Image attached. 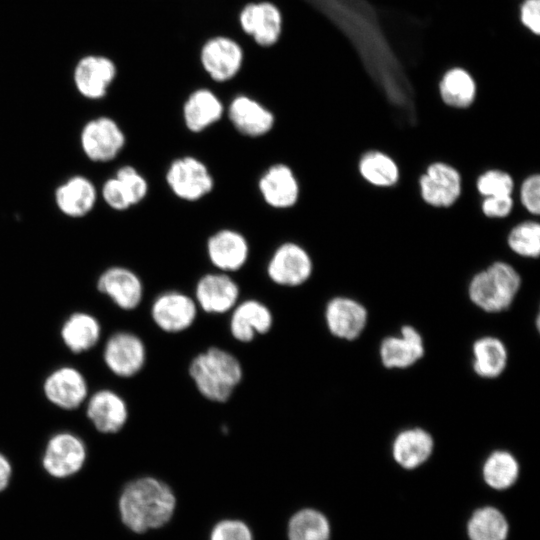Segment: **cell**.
<instances>
[{"mask_svg": "<svg viewBox=\"0 0 540 540\" xmlns=\"http://www.w3.org/2000/svg\"><path fill=\"white\" fill-rule=\"evenodd\" d=\"M175 505L172 489L162 480L149 476L128 483L118 503L122 522L136 533L166 524Z\"/></svg>", "mask_w": 540, "mask_h": 540, "instance_id": "6da1fadb", "label": "cell"}, {"mask_svg": "<svg viewBox=\"0 0 540 540\" xmlns=\"http://www.w3.org/2000/svg\"><path fill=\"white\" fill-rule=\"evenodd\" d=\"M188 373L199 394L215 403L227 402L244 376L239 359L216 346L195 355L189 363Z\"/></svg>", "mask_w": 540, "mask_h": 540, "instance_id": "7a4b0ae2", "label": "cell"}, {"mask_svg": "<svg viewBox=\"0 0 540 540\" xmlns=\"http://www.w3.org/2000/svg\"><path fill=\"white\" fill-rule=\"evenodd\" d=\"M523 278L517 265L498 259L474 272L467 285L470 302L487 313L509 309L522 289Z\"/></svg>", "mask_w": 540, "mask_h": 540, "instance_id": "3957f363", "label": "cell"}, {"mask_svg": "<svg viewBox=\"0 0 540 540\" xmlns=\"http://www.w3.org/2000/svg\"><path fill=\"white\" fill-rule=\"evenodd\" d=\"M418 191L424 204L435 209L454 206L462 196L464 179L454 165L435 160L418 177Z\"/></svg>", "mask_w": 540, "mask_h": 540, "instance_id": "277c9868", "label": "cell"}, {"mask_svg": "<svg viewBox=\"0 0 540 540\" xmlns=\"http://www.w3.org/2000/svg\"><path fill=\"white\" fill-rule=\"evenodd\" d=\"M314 271L310 253L300 244L285 242L279 245L267 264V275L276 285L299 287L309 281Z\"/></svg>", "mask_w": 540, "mask_h": 540, "instance_id": "5b68a950", "label": "cell"}, {"mask_svg": "<svg viewBox=\"0 0 540 540\" xmlns=\"http://www.w3.org/2000/svg\"><path fill=\"white\" fill-rule=\"evenodd\" d=\"M166 183L175 196L185 201H197L209 194L214 187L208 167L193 156L179 157L171 162Z\"/></svg>", "mask_w": 540, "mask_h": 540, "instance_id": "8992f818", "label": "cell"}, {"mask_svg": "<svg viewBox=\"0 0 540 540\" xmlns=\"http://www.w3.org/2000/svg\"><path fill=\"white\" fill-rule=\"evenodd\" d=\"M198 310L194 298L183 292L170 290L154 299L151 305V318L161 331L178 334L194 324Z\"/></svg>", "mask_w": 540, "mask_h": 540, "instance_id": "52a82bcc", "label": "cell"}, {"mask_svg": "<svg viewBox=\"0 0 540 540\" xmlns=\"http://www.w3.org/2000/svg\"><path fill=\"white\" fill-rule=\"evenodd\" d=\"M324 319L331 335L342 340L353 341L364 331L368 321V311L357 299L338 295L326 303Z\"/></svg>", "mask_w": 540, "mask_h": 540, "instance_id": "ba28073f", "label": "cell"}, {"mask_svg": "<svg viewBox=\"0 0 540 540\" xmlns=\"http://www.w3.org/2000/svg\"><path fill=\"white\" fill-rule=\"evenodd\" d=\"M80 140L85 155L97 162L111 161L125 145L124 132L108 117H99L86 123Z\"/></svg>", "mask_w": 540, "mask_h": 540, "instance_id": "9c48e42d", "label": "cell"}, {"mask_svg": "<svg viewBox=\"0 0 540 540\" xmlns=\"http://www.w3.org/2000/svg\"><path fill=\"white\" fill-rule=\"evenodd\" d=\"M240 288L225 272L203 275L195 287V302L202 311L220 315L229 313L239 302Z\"/></svg>", "mask_w": 540, "mask_h": 540, "instance_id": "30bf717a", "label": "cell"}, {"mask_svg": "<svg viewBox=\"0 0 540 540\" xmlns=\"http://www.w3.org/2000/svg\"><path fill=\"white\" fill-rule=\"evenodd\" d=\"M104 361L117 376L132 377L144 367L146 362L145 345L133 333H115L105 345Z\"/></svg>", "mask_w": 540, "mask_h": 540, "instance_id": "8fae6325", "label": "cell"}, {"mask_svg": "<svg viewBox=\"0 0 540 540\" xmlns=\"http://www.w3.org/2000/svg\"><path fill=\"white\" fill-rule=\"evenodd\" d=\"M86 458L84 443L70 433L53 436L45 449L43 466L53 477L66 478L77 473Z\"/></svg>", "mask_w": 540, "mask_h": 540, "instance_id": "7c38bea8", "label": "cell"}, {"mask_svg": "<svg viewBox=\"0 0 540 540\" xmlns=\"http://www.w3.org/2000/svg\"><path fill=\"white\" fill-rule=\"evenodd\" d=\"M273 323L272 311L265 303L247 299L238 302L230 311L229 331L234 340L246 344L256 336L269 333Z\"/></svg>", "mask_w": 540, "mask_h": 540, "instance_id": "4fadbf2b", "label": "cell"}, {"mask_svg": "<svg viewBox=\"0 0 540 540\" xmlns=\"http://www.w3.org/2000/svg\"><path fill=\"white\" fill-rule=\"evenodd\" d=\"M259 192L270 207H293L300 197V185L294 171L286 164H273L261 175Z\"/></svg>", "mask_w": 540, "mask_h": 540, "instance_id": "5bb4252c", "label": "cell"}, {"mask_svg": "<svg viewBox=\"0 0 540 540\" xmlns=\"http://www.w3.org/2000/svg\"><path fill=\"white\" fill-rule=\"evenodd\" d=\"M212 265L220 272L240 270L249 257V244L243 234L232 229H221L212 234L206 245Z\"/></svg>", "mask_w": 540, "mask_h": 540, "instance_id": "9a60e30c", "label": "cell"}, {"mask_svg": "<svg viewBox=\"0 0 540 540\" xmlns=\"http://www.w3.org/2000/svg\"><path fill=\"white\" fill-rule=\"evenodd\" d=\"M425 353L421 334L410 325L400 329L399 335L385 337L379 349L380 359L388 369H405L418 362Z\"/></svg>", "mask_w": 540, "mask_h": 540, "instance_id": "2e32d148", "label": "cell"}, {"mask_svg": "<svg viewBox=\"0 0 540 540\" xmlns=\"http://www.w3.org/2000/svg\"><path fill=\"white\" fill-rule=\"evenodd\" d=\"M242 60L241 47L226 37L210 39L201 51V62L204 69L211 78L218 82L233 78L239 71Z\"/></svg>", "mask_w": 540, "mask_h": 540, "instance_id": "e0dca14e", "label": "cell"}, {"mask_svg": "<svg viewBox=\"0 0 540 540\" xmlns=\"http://www.w3.org/2000/svg\"><path fill=\"white\" fill-rule=\"evenodd\" d=\"M228 117L234 128L242 135L261 137L274 127L273 113L248 96H237L229 105Z\"/></svg>", "mask_w": 540, "mask_h": 540, "instance_id": "ac0fdd59", "label": "cell"}, {"mask_svg": "<svg viewBox=\"0 0 540 540\" xmlns=\"http://www.w3.org/2000/svg\"><path fill=\"white\" fill-rule=\"evenodd\" d=\"M97 287L124 310H133L142 301L143 285L140 278L124 267L107 269L100 276Z\"/></svg>", "mask_w": 540, "mask_h": 540, "instance_id": "d6986e66", "label": "cell"}, {"mask_svg": "<svg viewBox=\"0 0 540 540\" xmlns=\"http://www.w3.org/2000/svg\"><path fill=\"white\" fill-rule=\"evenodd\" d=\"M242 29L262 46H270L278 40L281 33V14L278 8L269 3L246 5L240 14Z\"/></svg>", "mask_w": 540, "mask_h": 540, "instance_id": "ffe728a7", "label": "cell"}, {"mask_svg": "<svg viewBox=\"0 0 540 540\" xmlns=\"http://www.w3.org/2000/svg\"><path fill=\"white\" fill-rule=\"evenodd\" d=\"M356 168L362 181L378 189L393 188L402 177L397 160L381 149L364 151L357 161Z\"/></svg>", "mask_w": 540, "mask_h": 540, "instance_id": "44dd1931", "label": "cell"}, {"mask_svg": "<svg viewBox=\"0 0 540 540\" xmlns=\"http://www.w3.org/2000/svg\"><path fill=\"white\" fill-rule=\"evenodd\" d=\"M116 75L114 63L106 57L87 56L76 66L74 81L78 91L87 98L103 97Z\"/></svg>", "mask_w": 540, "mask_h": 540, "instance_id": "7402d4cb", "label": "cell"}, {"mask_svg": "<svg viewBox=\"0 0 540 540\" xmlns=\"http://www.w3.org/2000/svg\"><path fill=\"white\" fill-rule=\"evenodd\" d=\"M434 439L419 427L399 432L391 446L392 457L402 468L411 470L421 466L432 455Z\"/></svg>", "mask_w": 540, "mask_h": 540, "instance_id": "603a6c76", "label": "cell"}, {"mask_svg": "<svg viewBox=\"0 0 540 540\" xmlns=\"http://www.w3.org/2000/svg\"><path fill=\"white\" fill-rule=\"evenodd\" d=\"M46 397L64 409L77 408L87 395L84 377L74 368L64 367L54 371L44 384Z\"/></svg>", "mask_w": 540, "mask_h": 540, "instance_id": "cb8c5ba5", "label": "cell"}, {"mask_svg": "<svg viewBox=\"0 0 540 540\" xmlns=\"http://www.w3.org/2000/svg\"><path fill=\"white\" fill-rule=\"evenodd\" d=\"M87 416L100 432L116 433L126 424L128 409L125 401L117 393L101 390L89 400Z\"/></svg>", "mask_w": 540, "mask_h": 540, "instance_id": "d4e9b609", "label": "cell"}, {"mask_svg": "<svg viewBox=\"0 0 540 540\" xmlns=\"http://www.w3.org/2000/svg\"><path fill=\"white\" fill-rule=\"evenodd\" d=\"M224 108L220 99L208 89L194 91L183 106V119L186 128L200 133L219 121Z\"/></svg>", "mask_w": 540, "mask_h": 540, "instance_id": "484cf974", "label": "cell"}, {"mask_svg": "<svg viewBox=\"0 0 540 540\" xmlns=\"http://www.w3.org/2000/svg\"><path fill=\"white\" fill-rule=\"evenodd\" d=\"M96 198L93 183L83 176L69 178L55 192L58 208L70 217H82L89 213L94 207Z\"/></svg>", "mask_w": 540, "mask_h": 540, "instance_id": "4316f807", "label": "cell"}, {"mask_svg": "<svg viewBox=\"0 0 540 540\" xmlns=\"http://www.w3.org/2000/svg\"><path fill=\"white\" fill-rule=\"evenodd\" d=\"M478 88L473 77L464 69L454 68L444 74L438 84L442 104L453 110H467L477 99Z\"/></svg>", "mask_w": 540, "mask_h": 540, "instance_id": "83f0119b", "label": "cell"}, {"mask_svg": "<svg viewBox=\"0 0 540 540\" xmlns=\"http://www.w3.org/2000/svg\"><path fill=\"white\" fill-rule=\"evenodd\" d=\"M472 369L482 378L499 377L507 367L508 351L497 337L483 336L472 345Z\"/></svg>", "mask_w": 540, "mask_h": 540, "instance_id": "f1b7e54d", "label": "cell"}, {"mask_svg": "<svg viewBox=\"0 0 540 540\" xmlns=\"http://www.w3.org/2000/svg\"><path fill=\"white\" fill-rule=\"evenodd\" d=\"M506 246L516 258L538 260L540 255V222L525 218L515 222L506 235Z\"/></svg>", "mask_w": 540, "mask_h": 540, "instance_id": "f546056e", "label": "cell"}, {"mask_svg": "<svg viewBox=\"0 0 540 540\" xmlns=\"http://www.w3.org/2000/svg\"><path fill=\"white\" fill-rule=\"evenodd\" d=\"M62 338L67 347L79 353L92 348L100 336V325L91 315L75 313L62 327Z\"/></svg>", "mask_w": 540, "mask_h": 540, "instance_id": "4dcf8cb0", "label": "cell"}, {"mask_svg": "<svg viewBox=\"0 0 540 540\" xmlns=\"http://www.w3.org/2000/svg\"><path fill=\"white\" fill-rule=\"evenodd\" d=\"M483 479L493 489L511 487L519 475V464L515 456L506 450H495L485 459Z\"/></svg>", "mask_w": 540, "mask_h": 540, "instance_id": "1f68e13d", "label": "cell"}, {"mask_svg": "<svg viewBox=\"0 0 540 540\" xmlns=\"http://www.w3.org/2000/svg\"><path fill=\"white\" fill-rule=\"evenodd\" d=\"M507 533L505 517L493 507L478 509L468 523L470 540H505Z\"/></svg>", "mask_w": 540, "mask_h": 540, "instance_id": "d6a6232c", "label": "cell"}, {"mask_svg": "<svg viewBox=\"0 0 540 540\" xmlns=\"http://www.w3.org/2000/svg\"><path fill=\"white\" fill-rule=\"evenodd\" d=\"M288 536L289 540H329V523L320 512L304 509L291 518Z\"/></svg>", "mask_w": 540, "mask_h": 540, "instance_id": "836d02e7", "label": "cell"}, {"mask_svg": "<svg viewBox=\"0 0 540 540\" xmlns=\"http://www.w3.org/2000/svg\"><path fill=\"white\" fill-rule=\"evenodd\" d=\"M518 182L508 171L492 167L480 172L474 180L476 193L481 197L516 195Z\"/></svg>", "mask_w": 540, "mask_h": 540, "instance_id": "e575fe53", "label": "cell"}, {"mask_svg": "<svg viewBox=\"0 0 540 540\" xmlns=\"http://www.w3.org/2000/svg\"><path fill=\"white\" fill-rule=\"evenodd\" d=\"M516 200L519 206L531 217L540 215V173L525 176L517 186Z\"/></svg>", "mask_w": 540, "mask_h": 540, "instance_id": "d590c367", "label": "cell"}, {"mask_svg": "<svg viewBox=\"0 0 540 540\" xmlns=\"http://www.w3.org/2000/svg\"><path fill=\"white\" fill-rule=\"evenodd\" d=\"M479 208L484 217L492 220H504L523 210L514 195L481 198Z\"/></svg>", "mask_w": 540, "mask_h": 540, "instance_id": "8d00e7d4", "label": "cell"}, {"mask_svg": "<svg viewBox=\"0 0 540 540\" xmlns=\"http://www.w3.org/2000/svg\"><path fill=\"white\" fill-rule=\"evenodd\" d=\"M115 177L122 182L131 205L140 203L146 197L148 183L134 167L127 165L119 168Z\"/></svg>", "mask_w": 540, "mask_h": 540, "instance_id": "74e56055", "label": "cell"}, {"mask_svg": "<svg viewBox=\"0 0 540 540\" xmlns=\"http://www.w3.org/2000/svg\"><path fill=\"white\" fill-rule=\"evenodd\" d=\"M102 197L106 204L115 210L123 211L132 206L122 182L116 177L104 183Z\"/></svg>", "mask_w": 540, "mask_h": 540, "instance_id": "f35d334b", "label": "cell"}, {"mask_svg": "<svg viewBox=\"0 0 540 540\" xmlns=\"http://www.w3.org/2000/svg\"><path fill=\"white\" fill-rule=\"evenodd\" d=\"M211 540H252V534L243 522L225 520L214 527Z\"/></svg>", "mask_w": 540, "mask_h": 540, "instance_id": "ab89813d", "label": "cell"}, {"mask_svg": "<svg viewBox=\"0 0 540 540\" xmlns=\"http://www.w3.org/2000/svg\"><path fill=\"white\" fill-rule=\"evenodd\" d=\"M522 24L535 35L540 33V0H525L520 9Z\"/></svg>", "mask_w": 540, "mask_h": 540, "instance_id": "60d3db41", "label": "cell"}, {"mask_svg": "<svg viewBox=\"0 0 540 540\" xmlns=\"http://www.w3.org/2000/svg\"><path fill=\"white\" fill-rule=\"evenodd\" d=\"M11 473L12 469L9 461L0 453V492L8 486Z\"/></svg>", "mask_w": 540, "mask_h": 540, "instance_id": "b9f144b4", "label": "cell"}, {"mask_svg": "<svg viewBox=\"0 0 540 540\" xmlns=\"http://www.w3.org/2000/svg\"><path fill=\"white\" fill-rule=\"evenodd\" d=\"M436 154H437V146H434L433 159H432V161L436 159ZM424 169H425V168H424ZM401 171H402V172H405V173H409V172H410L411 174H415V173H416V175H420L421 172H423L424 170H422V171H411V170H406V171H405V170H401Z\"/></svg>", "mask_w": 540, "mask_h": 540, "instance_id": "7bdbcfd3", "label": "cell"}, {"mask_svg": "<svg viewBox=\"0 0 540 540\" xmlns=\"http://www.w3.org/2000/svg\"><path fill=\"white\" fill-rule=\"evenodd\" d=\"M491 118H497V117H495L494 115H491ZM499 119H503V118H499ZM504 120H508V119H504ZM509 121H512V120H509ZM514 122H517V121H514ZM518 123H522V122H518ZM523 124H526V123H523ZM527 125H529V124H527ZM530 126H532V125H530ZM533 127L537 128L536 126H533Z\"/></svg>", "mask_w": 540, "mask_h": 540, "instance_id": "ee69618b", "label": "cell"}]
</instances>
